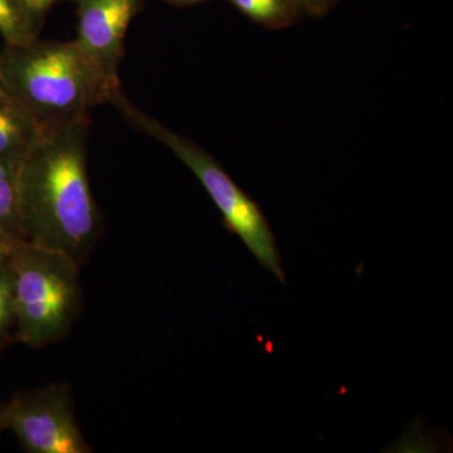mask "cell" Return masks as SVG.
Listing matches in <instances>:
<instances>
[{
    "instance_id": "obj_12",
    "label": "cell",
    "mask_w": 453,
    "mask_h": 453,
    "mask_svg": "<svg viewBox=\"0 0 453 453\" xmlns=\"http://www.w3.org/2000/svg\"><path fill=\"white\" fill-rule=\"evenodd\" d=\"M288 2L309 13L321 14L329 11L339 0H288Z\"/></svg>"
},
{
    "instance_id": "obj_5",
    "label": "cell",
    "mask_w": 453,
    "mask_h": 453,
    "mask_svg": "<svg viewBox=\"0 0 453 453\" xmlns=\"http://www.w3.org/2000/svg\"><path fill=\"white\" fill-rule=\"evenodd\" d=\"M3 429L14 432L31 453H91L77 423L70 389L50 384L20 393L0 410Z\"/></svg>"
},
{
    "instance_id": "obj_16",
    "label": "cell",
    "mask_w": 453,
    "mask_h": 453,
    "mask_svg": "<svg viewBox=\"0 0 453 453\" xmlns=\"http://www.w3.org/2000/svg\"><path fill=\"white\" fill-rule=\"evenodd\" d=\"M173 3H181V4H187V3H196L202 2V0H170Z\"/></svg>"
},
{
    "instance_id": "obj_13",
    "label": "cell",
    "mask_w": 453,
    "mask_h": 453,
    "mask_svg": "<svg viewBox=\"0 0 453 453\" xmlns=\"http://www.w3.org/2000/svg\"><path fill=\"white\" fill-rule=\"evenodd\" d=\"M29 11L35 14V17L43 20L44 14L50 11V7L57 2V0H23Z\"/></svg>"
},
{
    "instance_id": "obj_10",
    "label": "cell",
    "mask_w": 453,
    "mask_h": 453,
    "mask_svg": "<svg viewBox=\"0 0 453 453\" xmlns=\"http://www.w3.org/2000/svg\"><path fill=\"white\" fill-rule=\"evenodd\" d=\"M231 2L246 16L266 25L285 23L290 14L288 0H231Z\"/></svg>"
},
{
    "instance_id": "obj_7",
    "label": "cell",
    "mask_w": 453,
    "mask_h": 453,
    "mask_svg": "<svg viewBox=\"0 0 453 453\" xmlns=\"http://www.w3.org/2000/svg\"><path fill=\"white\" fill-rule=\"evenodd\" d=\"M35 116L14 97H0V162L19 168L43 135Z\"/></svg>"
},
{
    "instance_id": "obj_8",
    "label": "cell",
    "mask_w": 453,
    "mask_h": 453,
    "mask_svg": "<svg viewBox=\"0 0 453 453\" xmlns=\"http://www.w3.org/2000/svg\"><path fill=\"white\" fill-rule=\"evenodd\" d=\"M42 22L23 0H0V35L5 46H23L37 40Z\"/></svg>"
},
{
    "instance_id": "obj_15",
    "label": "cell",
    "mask_w": 453,
    "mask_h": 453,
    "mask_svg": "<svg viewBox=\"0 0 453 453\" xmlns=\"http://www.w3.org/2000/svg\"><path fill=\"white\" fill-rule=\"evenodd\" d=\"M0 97H13L12 96L11 92H9L7 85H5L2 73H0Z\"/></svg>"
},
{
    "instance_id": "obj_14",
    "label": "cell",
    "mask_w": 453,
    "mask_h": 453,
    "mask_svg": "<svg viewBox=\"0 0 453 453\" xmlns=\"http://www.w3.org/2000/svg\"><path fill=\"white\" fill-rule=\"evenodd\" d=\"M12 243H13V241L9 240L7 235L0 231V262L8 258L9 253H11Z\"/></svg>"
},
{
    "instance_id": "obj_3",
    "label": "cell",
    "mask_w": 453,
    "mask_h": 453,
    "mask_svg": "<svg viewBox=\"0 0 453 453\" xmlns=\"http://www.w3.org/2000/svg\"><path fill=\"white\" fill-rule=\"evenodd\" d=\"M14 338L31 349L55 344L83 311L80 266L70 256L25 241L12 243Z\"/></svg>"
},
{
    "instance_id": "obj_2",
    "label": "cell",
    "mask_w": 453,
    "mask_h": 453,
    "mask_svg": "<svg viewBox=\"0 0 453 453\" xmlns=\"http://www.w3.org/2000/svg\"><path fill=\"white\" fill-rule=\"evenodd\" d=\"M0 73L12 96L28 110L44 133L89 118L113 94L76 42L35 40L5 46Z\"/></svg>"
},
{
    "instance_id": "obj_4",
    "label": "cell",
    "mask_w": 453,
    "mask_h": 453,
    "mask_svg": "<svg viewBox=\"0 0 453 453\" xmlns=\"http://www.w3.org/2000/svg\"><path fill=\"white\" fill-rule=\"evenodd\" d=\"M110 104L134 127L168 146L192 170L222 213L226 228L243 241L262 267L273 273L280 282L286 283L288 279L282 268L281 253L264 211L232 180L225 169L195 142L140 110L125 96L122 88L113 95Z\"/></svg>"
},
{
    "instance_id": "obj_9",
    "label": "cell",
    "mask_w": 453,
    "mask_h": 453,
    "mask_svg": "<svg viewBox=\"0 0 453 453\" xmlns=\"http://www.w3.org/2000/svg\"><path fill=\"white\" fill-rule=\"evenodd\" d=\"M18 169L0 162V231L11 241H22L17 210Z\"/></svg>"
},
{
    "instance_id": "obj_1",
    "label": "cell",
    "mask_w": 453,
    "mask_h": 453,
    "mask_svg": "<svg viewBox=\"0 0 453 453\" xmlns=\"http://www.w3.org/2000/svg\"><path fill=\"white\" fill-rule=\"evenodd\" d=\"M89 124L88 118L43 133L17 179L22 241L65 253L81 267L104 229L88 180Z\"/></svg>"
},
{
    "instance_id": "obj_17",
    "label": "cell",
    "mask_w": 453,
    "mask_h": 453,
    "mask_svg": "<svg viewBox=\"0 0 453 453\" xmlns=\"http://www.w3.org/2000/svg\"><path fill=\"white\" fill-rule=\"evenodd\" d=\"M3 429L2 419H0V431Z\"/></svg>"
},
{
    "instance_id": "obj_6",
    "label": "cell",
    "mask_w": 453,
    "mask_h": 453,
    "mask_svg": "<svg viewBox=\"0 0 453 453\" xmlns=\"http://www.w3.org/2000/svg\"><path fill=\"white\" fill-rule=\"evenodd\" d=\"M142 0H79L76 42L113 95L121 89L119 79L125 37Z\"/></svg>"
},
{
    "instance_id": "obj_11",
    "label": "cell",
    "mask_w": 453,
    "mask_h": 453,
    "mask_svg": "<svg viewBox=\"0 0 453 453\" xmlns=\"http://www.w3.org/2000/svg\"><path fill=\"white\" fill-rule=\"evenodd\" d=\"M12 327H14L13 288L7 258L0 262V347L7 340Z\"/></svg>"
}]
</instances>
